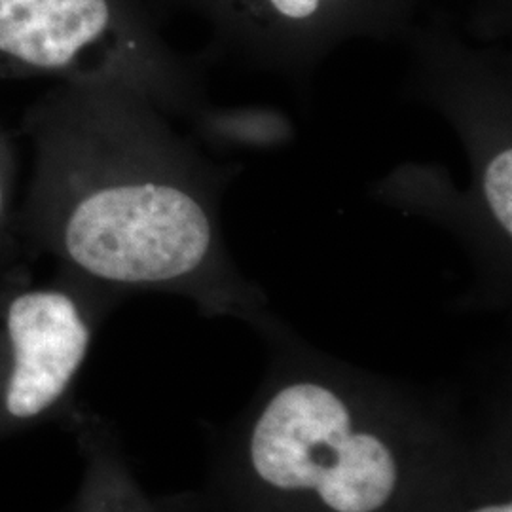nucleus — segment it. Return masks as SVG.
<instances>
[{
    "label": "nucleus",
    "mask_w": 512,
    "mask_h": 512,
    "mask_svg": "<svg viewBox=\"0 0 512 512\" xmlns=\"http://www.w3.org/2000/svg\"><path fill=\"white\" fill-rule=\"evenodd\" d=\"M18 175V152L0 126V291L33 274L37 262L21 236Z\"/></svg>",
    "instance_id": "nucleus-7"
},
{
    "label": "nucleus",
    "mask_w": 512,
    "mask_h": 512,
    "mask_svg": "<svg viewBox=\"0 0 512 512\" xmlns=\"http://www.w3.org/2000/svg\"><path fill=\"white\" fill-rule=\"evenodd\" d=\"M509 427V423H507ZM503 416L484 423L433 512H512L511 435Z\"/></svg>",
    "instance_id": "nucleus-6"
},
{
    "label": "nucleus",
    "mask_w": 512,
    "mask_h": 512,
    "mask_svg": "<svg viewBox=\"0 0 512 512\" xmlns=\"http://www.w3.org/2000/svg\"><path fill=\"white\" fill-rule=\"evenodd\" d=\"M329 0H262L275 18L289 23H310Z\"/></svg>",
    "instance_id": "nucleus-8"
},
{
    "label": "nucleus",
    "mask_w": 512,
    "mask_h": 512,
    "mask_svg": "<svg viewBox=\"0 0 512 512\" xmlns=\"http://www.w3.org/2000/svg\"><path fill=\"white\" fill-rule=\"evenodd\" d=\"M114 298L73 275H25L0 291V442L67 418Z\"/></svg>",
    "instance_id": "nucleus-4"
},
{
    "label": "nucleus",
    "mask_w": 512,
    "mask_h": 512,
    "mask_svg": "<svg viewBox=\"0 0 512 512\" xmlns=\"http://www.w3.org/2000/svg\"><path fill=\"white\" fill-rule=\"evenodd\" d=\"M38 76L124 88L167 116L207 118L198 82L129 0H0V80Z\"/></svg>",
    "instance_id": "nucleus-3"
},
{
    "label": "nucleus",
    "mask_w": 512,
    "mask_h": 512,
    "mask_svg": "<svg viewBox=\"0 0 512 512\" xmlns=\"http://www.w3.org/2000/svg\"><path fill=\"white\" fill-rule=\"evenodd\" d=\"M277 346L217 444L213 512H433L478 429L439 397Z\"/></svg>",
    "instance_id": "nucleus-2"
},
{
    "label": "nucleus",
    "mask_w": 512,
    "mask_h": 512,
    "mask_svg": "<svg viewBox=\"0 0 512 512\" xmlns=\"http://www.w3.org/2000/svg\"><path fill=\"white\" fill-rule=\"evenodd\" d=\"M21 135L33 171L19 226L35 258L114 300L158 291L205 315L272 323L224 241L226 177L164 110L124 88L57 84L23 116Z\"/></svg>",
    "instance_id": "nucleus-1"
},
{
    "label": "nucleus",
    "mask_w": 512,
    "mask_h": 512,
    "mask_svg": "<svg viewBox=\"0 0 512 512\" xmlns=\"http://www.w3.org/2000/svg\"><path fill=\"white\" fill-rule=\"evenodd\" d=\"M82 456V476L67 512H160L145 492L107 421L73 408L67 416Z\"/></svg>",
    "instance_id": "nucleus-5"
}]
</instances>
